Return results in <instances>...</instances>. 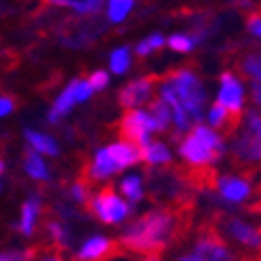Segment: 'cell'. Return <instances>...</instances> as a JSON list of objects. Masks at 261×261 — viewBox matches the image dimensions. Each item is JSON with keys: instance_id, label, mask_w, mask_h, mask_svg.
Segmentation results:
<instances>
[{"instance_id": "6", "label": "cell", "mask_w": 261, "mask_h": 261, "mask_svg": "<svg viewBox=\"0 0 261 261\" xmlns=\"http://www.w3.org/2000/svg\"><path fill=\"white\" fill-rule=\"evenodd\" d=\"M120 139L122 141H128L133 146H144L146 141H150V133L156 130L154 122L148 112H141V110H126V114L122 116L120 120Z\"/></svg>"}, {"instance_id": "14", "label": "cell", "mask_w": 261, "mask_h": 261, "mask_svg": "<svg viewBox=\"0 0 261 261\" xmlns=\"http://www.w3.org/2000/svg\"><path fill=\"white\" fill-rule=\"evenodd\" d=\"M21 169H24L26 178L37 182V184H45L51 180V167L45 156H41L39 152H32L26 148V154L21 159Z\"/></svg>"}, {"instance_id": "11", "label": "cell", "mask_w": 261, "mask_h": 261, "mask_svg": "<svg viewBox=\"0 0 261 261\" xmlns=\"http://www.w3.org/2000/svg\"><path fill=\"white\" fill-rule=\"evenodd\" d=\"M223 229L238 244L261 253V231L255 229L253 225H248V223H244L240 219H225L223 221Z\"/></svg>"}, {"instance_id": "21", "label": "cell", "mask_w": 261, "mask_h": 261, "mask_svg": "<svg viewBox=\"0 0 261 261\" xmlns=\"http://www.w3.org/2000/svg\"><path fill=\"white\" fill-rule=\"evenodd\" d=\"M135 0H105V13L107 19L114 21V24H120V21L130 13Z\"/></svg>"}, {"instance_id": "33", "label": "cell", "mask_w": 261, "mask_h": 261, "mask_svg": "<svg viewBox=\"0 0 261 261\" xmlns=\"http://www.w3.org/2000/svg\"><path fill=\"white\" fill-rule=\"evenodd\" d=\"M253 99H255V103L261 107V80L253 82Z\"/></svg>"}, {"instance_id": "23", "label": "cell", "mask_w": 261, "mask_h": 261, "mask_svg": "<svg viewBox=\"0 0 261 261\" xmlns=\"http://www.w3.org/2000/svg\"><path fill=\"white\" fill-rule=\"evenodd\" d=\"M120 193L122 197L133 205L137 201L144 199V189H141V178L139 176H126L122 182H120Z\"/></svg>"}, {"instance_id": "13", "label": "cell", "mask_w": 261, "mask_h": 261, "mask_svg": "<svg viewBox=\"0 0 261 261\" xmlns=\"http://www.w3.org/2000/svg\"><path fill=\"white\" fill-rule=\"evenodd\" d=\"M242 101H244V94H242V86L233 77L231 71H225L221 75V92H219V103L225 105L229 112L236 114H242Z\"/></svg>"}, {"instance_id": "10", "label": "cell", "mask_w": 261, "mask_h": 261, "mask_svg": "<svg viewBox=\"0 0 261 261\" xmlns=\"http://www.w3.org/2000/svg\"><path fill=\"white\" fill-rule=\"evenodd\" d=\"M21 137H24V144L28 150L32 152H39L41 156H49V159H56L60 154V144L58 139L45 133V130H39V128H32V126H26L21 130Z\"/></svg>"}, {"instance_id": "19", "label": "cell", "mask_w": 261, "mask_h": 261, "mask_svg": "<svg viewBox=\"0 0 261 261\" xmlns=\"http://www.w3.org/2000/svg\"><path fill=\"white\" fill-rule=\"evenodd\" d=\"M45 233L49 240L60 246V248H67L71 244V231H69V225L60 221V219H51L45 223Z\"/></svg>"}, {"instance_id": "15", "label": "cell", "mask_w": 261, "mask_h": 261, "mask_svg": "<svg viewBox=\"0 0 261 261\" xmlns=\"http://www.w3.org/2000/svg\"><path fill=\"white\" fill-rule=\"evenodd\" d=\"M216 191L221 193V197L225 201H231V203H240L251 195L248 182L240 180V178H233V176H223V178L216 180Z\"/></svg>"}, {"instance_id": "32", "label": "cell", "mask_w": 261, "mask_h": 261, "mask_svg": "<svg viewBox=\"0 0 261 261\" xmlns=\"http://www.w3.org/2000/svg\"><path fill=\"white\" fill-rule=\"evenodd\" d=\"M7 173H9L7 161H5V159H0V191L5 189V182H7Z\"/></svg>"}, {"instance_id": "27", "label": "cell", "mask_w": 261, "mask_h": 261, "mask_svg": "<svg viewBox=\"0 0 261 261\" xmlns=\"http://www.w3.org/2000/svg\"><path fill=\"white\" fill-rule=\"evenodd\" d=\"M86 80H88L90 88L94 92H101V90L107 88V84H110V73H107V71H92Z\"/></svg>"}, {"instance_id": "8", "label": "cell", "mask_w": 261, "mask_h": 261, "mask_svg": "<svg viewBox=\"0 0 261 261\" xmlns=\"http://www.w3.org/2000/svg\"><path fill=\"white\" fill-rule=\"evenodd\" d=\"M156 82H159L156 75H146V77L133 80L120 90V94H118V103H120L124 110H133V107H137V105L148 103L152 99V90H154Z\"/></svg>"}, {"instance_id": "3", "label": "cell", "mask_w": 261, "mask_h": 261, "mask_svg": "<svg viewBox=\"0 0 261 261\" xmlns=\"http://www.w3.org/2000/svg\"><path fill=\"white\" fill-rule=\"evenodd\" d=\"M165 80L171 84L173 92L178 94L180 105L184 107V112L189 114L191 122H199L203 116V103H205V92L201 80L189 69H176L169 75H165Z\"/></svg>"}, {"instance_id": "28", "label": "cell", "mask_w": 261, "mask_h": 261, "mask_svg": "<svg viewBox=\"0 0 261 261\" xmlns=\"http://www.w3.org/2000/svg\"><path fill=\"white\" fill-rule=\"evenodd\" d=\"M163 37L161 35H152L148 41H141L139 45H137V54L139 56H148V54L152 51V49H159V47H163Z\"/></svg>"}, {"instance_id": "4", "label": "cell", "mask_w": 261, "mask_h": 261, "mask_svg": "<svg viewBox=\"0 0 261 261\" xmlns=\"http://www.w3.org/2000/svg\"><path fill=\"white\" fill-rule=\"evenodd\" d=\"M231 156L240 167L261 163V116L257 112L246 114V122L231 144Z\"/></svg>"}, {"instance_id": "7", "label": "cell", "mask_w": 261, "mask_h": 261, "mask_svg": "<svg viewBox=\"0 0 261 261\" xmlns=\"http://www.w3.org/2000/svg\"><path fill=\"white\" fill-rule=\"evenodd\" d=\"M43 212H45V203H43V197L39 193H32L21 201L19 205V214L15 221V231L21 238H32L37 233L39 225L43 221Z\"/></svg>"}, {"instance_id": "18", "label": "cell", "mask_w": 261, "mask_h": 261, "mask_svg": "<svg viewBox=\"0 0 261 261\" xmlns=\"http://www.w3.org/2000/svg\"><path fill=\"white\" fill-rule=\"evenodd\" d=\"M139 159L148 165H167L171 154L161 141H146L144 146H139Z\"/></svg>"}, {"instance_id": "25", "label": "cell", "mask_w": 261, "mask_h": 261, "mask_svg": "<svg viewBox=\"0 0 261 261\" xmlns=\"http://www.w3.org/2000/svg\"><path fill=\"white\" fill-rule=\"evenodd\" d=\"M90 182L88 180H77V182H73L71 187H69V197L73 203H77V205H86L90 199Z\"/></svg>"}, {"instance_id": "20", "label": "cell", "mask_w": 261, "mask_h": 261, "mask_svg": "<svg viewBox=\"0 0 261 261\" xmlns=\"http://www.w3.org/2000/svg\"><path fill=\"white\" fill-rule=\"evenodd\" d=\"M150 107H148V114L152 118V122H154L156 130H165L167 124L171 122V114H169V105L163 101V99H150L148 101Z\"/></svg>"}, {"instance_id": "16", "label": "cell", "mask_w": 261, "mask_h": 261, "mask_svg": "<svg viewBox=\"0 0 261 261\" xmlns=\"http://www.w3.org/2000/svg\"><path fill=\"white\" fill-rule=\"evenodd\" d=\"M107 152H110V156L114 159L116 163V167L118 171H122L126 167H133L135 163H139V148L133 146V144H128V141H114V144H107L105 146Z\"/></svg>"}, {"instance_id": "22", "label": "cell", "mask_w": 261, "mask_h": 261, "mask_svg": "<svg viewBox=\"0 0 261 261\" xmlns=\"http://www.w3.org/2000/svg\"><path fill=\"white\" fill-rule=\"evenodd\" d=\"M238 69H240L242 77L246 80H251V82L261 80V54H246L238 62Z\"/></svg>"}, {"instance_id": "17", "label": "cell", "mask_w": 261, "mask_h": 261, "mask_svg": "<svg viewBox=\"0 0 261 261\" xmlns=\"http://www.w3.org/2000/svg\"><path fill=\"white\" fill-rule=\"evenodd\" d=\"M47 3L54 5V7L69 9V11H73V13L84 15V17L99 15L105 9V0H47Z\"/></svg>"}, {"instance_id": "2", "label": "cell", "mask_w": 261, "mask_h": 261, "mask_svg": "<svg viewBox=\"0 0 261 261\" xmlns=\"http://www.w3.org/2000/svg\"><path fill=\"white\" fill-rule=\"evenodd\" d=\"M223 152H225V144L221 135H216L212 128L201 124H197L187 137L180 139L182 159L195 167L212 165L214 161H219L223 156Z\"/></svg>"}, {"instance_id": "30", "label": "cell", "mask_w": 261, "mask_h": 261, "mask_svg": "<svg viewBox=\"0 0 261 261\" xmlns=\"http://www.w3.org/2000/svg\"><path fill=\"white\" fill-rule=\"evenodd\" d=\"M167 43H169V47L176 49V51H189L195 41L191 37H184V35H173V37H169Z\"/></svg>"}, {"instance_id": "26", "label": "cell", "mask_w": 261, "mask_h": 261, "mask_svg": "<svg viewBox=\"0 0 261 261\" xmlns=\"http://www.w3.org/2000/svg\"><path fill=\"white\" fill-rule=\"evenodd\" d=\"M35 251L28 246H15V248H0V261H32Z\"/></svg>"}, {"instance_id": "24", "label": "cell", "mask_w": 261, "mask_h": 261, "mask_svg": "<svg viewBox=\"0 0 261 261\" xmlns=\"http://www.w3.org/2000/svg\"><path fill=\"white\" fill-rule=\"evenodd\" d=\"M128 67H130V51H128V47L114 49V54L110 56V69H112V73L122 75V73L128 71Z\"/></svg>"}, {"instance_id": "12", "label": "cell", "mask_w": 261, "mask_h": 261, "mask_svg": "<svg viewBox=\"0 0 261 261\" xmlns=\"http://www.w3.org/2000/svg\"><path fill=\"white\" fill-rule=\"evenodd\" d=\"M116 251V242L105 236H90L80 244L75 251V259L77 261H105Z\"/></svg>"}, {"instance_id": "5", "label": "cell", "mask_w": 261, "mask_h": 261, "mask_svg": "<svg viewBox=\"0 0 261 261\" xmlns=\"http://www.w3.org/2000/svg\"><path fill=\"white\" fill-rule=\"evenodd\" d=\"M86 205H88V210L94 219L105 225H120L130 214V203L122 199L114 187H103L101 191L90 195Z\"/></svg>"}, {"instance_id": "31", "label": "cell", "mask_w": 261, "mask_h": 261, "mask_svg": "<svg viewBox=\"0 0 261 261\" xmlns=\"http://www.w3.org/2000/svg\"><path fill=\"white\" fill-rule=\"evenodd\" d=\"M32 261H64L58 253H43V255H35V259H32Z\"/></svg>"}, {"instance_id": "9", "label": "cell", "mask_w": 261, "mask_h": 261, "mask_svg": "<svg viewBox=\"0 0 261 261\" xmlns=\"http://www.w3.org/2000/svg\"><path fill=\"white\" fill-rule=\"evenodd\" d=\"M75 105H80V99H77V80H71L60 90V94L54 99L51 107L47 110V122L49 124H60L64 118H67L75 110Z\"/></svg>"}, {"instance_id": "1", "label": "cell", "mask_w": 261, "mask_h": 261, "mask_svg": "<svg viewBox=\"0 0 261 261\" xmlns=\"http://www.w3.org/2000/svg\"><path fill=\"white\" fill-rule=\"evenodd\" d=\"M189 212L191 208L187 203L176 205H161V208H152L137 221L130 223L122 231L120 244L128 253L137 255H161V251L169 242L178 240V238L189 229Z\"/></svg>"}, {"instance_id": "29", "label": "cell", "mask_w": 261, "mask_h": 261, "mask_svg": "<svg viewBox=\"0 0 261 261\" xmlns=\"http://www.w3.org/2000/svg\"><path fill=\"white\" fill-rule=\"evenodd\" d=\"M15 99L11 94H5V92H0V120H7L9 116H13L15 112Z\"/></svg>"}]
</instances>
